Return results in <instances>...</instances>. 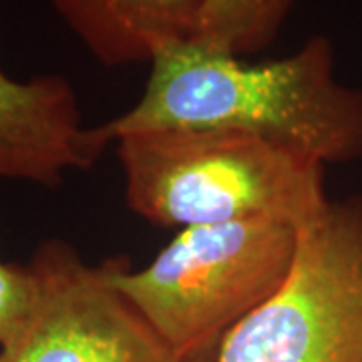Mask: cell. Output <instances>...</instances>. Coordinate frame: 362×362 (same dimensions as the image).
<instances>
[{
    "label": "cell",
    "instance_id": "obj_1",
    "mask_svg": "<svg viewBox=\"0 0 362 362\" xmlns=\"http://www.w3.org/2000/svg\"><path fill=\"white\" fill-rule=\"evenodd\" d=\"M139 101L99 125L105 141L149 129H226L276 143L320 165L362 161V87L334 75L316 35L294 54L247 63L197 40L161 47Z\"/></svg>",
    "mask_w": 362,
    "mask_h": 362
},
{
    "label": "cell",
    "instance_id": "obj_2",
    "mask_svg": "<svg viewBox=\"0 0 362 362\" xmlns=\"http://www.w3.org/2000/svg\"><path fill=\"white\" fill-rule=\"evenodd\" d=\"M115 145L127 206L161 228L246 220L300 228L328 202L324 165L246 133L149 129Z\"/></svg>",
    "mask_w": 362,
    "mask_h": 362
},
{
    "label": "cell",
    "instance_id": "obj_3",
    "mask_svg": "<svg viewBox=\"0 0 362 362\" xmlns=\"http://www.w3.org/2000/svg\"><path fill=\"white\" fill-rule=\"evenodd\" d=\"M298 228L246 220L181 230L151 264H101L105 278L185 361L216 362L223 338L282 286Z\"/></svg>",
    "mask_w": 362,
    "mask_h": 362
},
{
    "label": "cell",
    "instance_id": "obj_4",
    "mask_svg": "<svg viewBox=\"0 0 362 362\" xmlns=\"http://www.w3.org/2000/svg\"><path fill=\"white\" fill-rule=\"evenodd\" d=\"M216 362H362V195L298 228L282 286L223 338Z\"/></svg>",
    "mask_w": 362,
    "mask_h": 362
},
{
    "label": "cell",
    "instance_id": "obj_5",
    "mask_svg": "<svg viewBox=\"0 0 362 362\" xmlns=\"http://www.w3.org/2000/svg\"><path fill=\"white\" fill-rule=\"evenodd\" d=\"M33 300L0 346V362H192L157 337L139 312L65 240L40 242L26 264Z\"/></svg>",
    "mask_w": 362,
    "mask_h": 362
},
{
    "label": "cell",
    "instance_id": "obj_6",
    "mask_svg": "<svg viewBox=\"0 0 362 362\" xmlns=\"http://www.w3.org/2000/svg\"><path fill=\"white\" fill-rule=\"evenodd\" d=\"M109 147L81 121L77 93L61 75L18 78L0 69V180L40 187L90 169Z\"/></svg>",
    "mask_w": 362,
    "mask_h": 362
},
{
    "label": "cell",
    "instance_id": "obj_7",
    "mask_svg": "<svg viewBox=\"0 0 362 362\" xmlns=\"http://www.w3.org/2000/svg\"><path fill=\"white\" fill-rule=\"evenodd\" d=\"M105 66L151 63L161 47L195 37L204 0H51Z\"/></svg>",
    "mask_w": 362,
    "mask_h": 362
},
{
    "label": "cell",
    "instance_id": "obj_8",
    "mask_svg": "<svg viewBox=\"0 0 362 362\" xmlns=\"http://www.w3.org/2000/svg\"><path fill=\"white\" fill-rule=\"evenodd\" d=\"M294 0H204L194 40L247 57L268 49L284 25Z\"/></svg>",
    "mask_w": 362,
    "mask_h": 362
},
{
    "label": "cell",
    "instance_id": "obj_9",
    "mask_svg": "<svg viewBox=\"0 0 362 362\" xmlns=\"http://www.w3.org/2000/svg\"><path fill=\"white\" fill-rule=\"evenodd\" d=\"M33 300V280L26 266L0 258V346L25 322Z\"/></svg>",
    "mask_w": 362,
    "mask_h": 362
}]
</instances>
